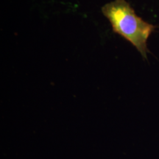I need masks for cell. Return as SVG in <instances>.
Here are the masks:
<instances>
[{
    "mask_svg": "<svg viewBox=\"0 0 159 159\" xmlns=\"http://www.w3.org/2000/svg\"><path fill=\"white\" fill-rule=\"evenodd\" d=\"M102 13L111 23L112 30L136 47L148 59V40L156 26L147 22L135 13L126 0H114L102 7Z\"/></svg>",
    "mask_w": 159,
    "mask_h": 159,
    "instance_id": "6da1fadb",
    "label": "cell"
}]
</instances>
